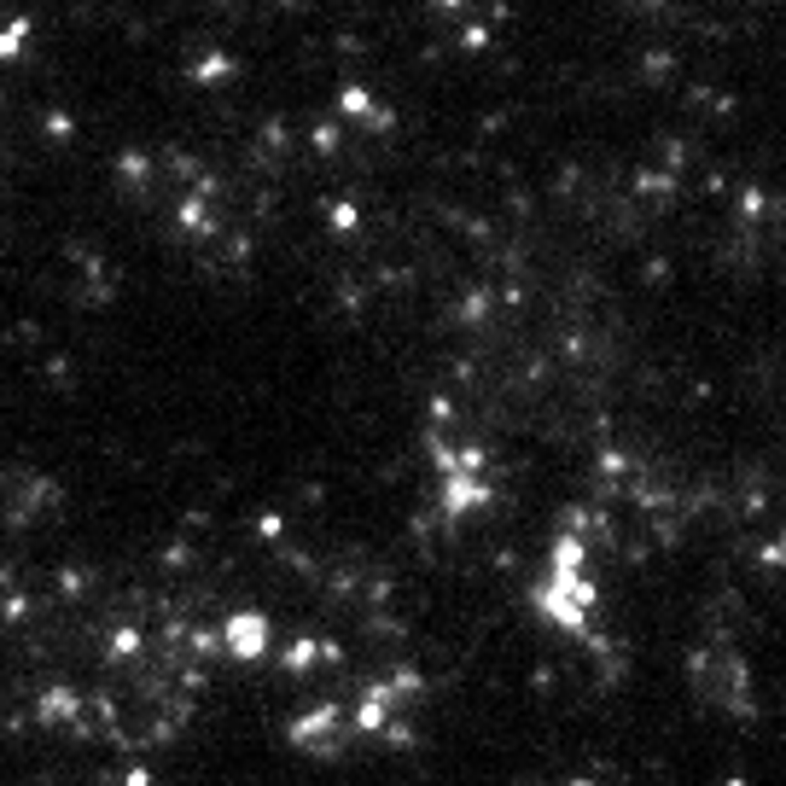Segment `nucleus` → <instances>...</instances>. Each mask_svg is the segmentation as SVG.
<instances>
[{"instance_id":"nucleus-2","label":"nucleus","mask_w":786,"mask_h":786,"mask_svg":"<svg viewBox=\"0 0 786 786\" xmlns=\"http://www.w3.org/2000/svg\"><path fill=\"white\" fill-rule=\"evenodd\" d=\"M193 76H198V82H228V76H233V58H228V53H204L198 65H193Z\"/></svg>"},{"instance_id":"nucleus-9","label":"nucleus","mask_w":786,"mask_h":786,"mask_svg":"<svg viewBox=\"0 0 786 786\" xmlns=\"http://www.w3.org/2000/svg\"><path fill=\"white\" fill-rule=\"evenodd\" d=\"M333 228H356V210H350V204H333Z\"/></svg>"},{"instance_id":"nucleus-10","label":"nucleus","mask_w":786,"mask_h":786,"mask_svg":"<svg viewBox=\"0 0 786 786\" xmlns=\"http://www.w3.org/2000/svg\"><path fill=\"white\" fill-rule=\"evenodd\" d=\"M437 6H461V0H437Z\"/></svg>"},{"instance_id":"nucleus-11","label":"nucleus","mask_w":786,"mask_h":786,"mask_svg":"<svg viewBox=\"0 0 786 786\" xmlns=\"http://www.w3.org/2000/svg\"><path fill=\"white\" fill-rule=\"evenodd\" d=\"M647 6H670V0H647Z\"/></svg>"},{"instance_id":"nucleus-8","label":"nucleus","mask_w":786,"mask_h":786,"mask_svg":"<svg viewBox=\"0 0 786 786\" xmlns=\"http://www.w3.org/2000/svg\"><path fill=\"white\" fill-rule=\"evenodd\" d=\"M664 70H675V65H670L664 53H653V58H647V76H653V82H664Z\"/></svg>"},{"instance_id":"nucleus-7","label":"nucleus","mask_w":786,"mask_h":786,"mask_svg":"<svg viewBox=\"0 0 786 786\" xmlns=\"http://www.w3.org/2000/svg\"><path fill=\"white\" fill-rule=\"evenodd\" d=\"M314 146H321V152L338 146V129H333V122H321V129H314Z\"/></svg>"},{"instance_id":"nucleus-3","label":"nucleus","mask_w":786,"mask_h":786,"mask_svg":"<svg viewBox=\"0 0 786 786\" xmlns=\"http://www.w3.org/2000/svg\"><path fill=\"white\" fill-rule=\"evenodd\" d=\"M24 41H29V24H24V18H18V24H6V29H0V58L24 53Z\"/></svg>"},{"instance_id":"nucleus-6","label":"nucleus","mask_w":786,"mask_h":786,"mask_svg":"<svg viewBox=\"0 0 786 786\" xmlns=\"http://www.w3.org/2000/svg\"><path fill=\"white\" fill-rule=\"evenodd\" d=\"M466 47H472V53H478V47H490V29H483V24H466V36H461Z\"/></svg>"},{"instance_id":"nucleus-5","label":"nucleus","mask_w":786,"mask_h":786,"mask_svg":"<svg viewBox=\"0 0 786 786\" xmlns=\"http://www.w3.org/2000/svg\"><path fill=\"white\" fill-rule=\"evenodd\" d=\"M70 129H76L70 112H47V134H53V140H70Z\"/></svg>"},{"instance_id":"nucleus-1","label":"nucleus","mask_w":786,"mask_h":786,"mask_svg":"<svg viewBox=\"0 0 786 786\" xmlns=\"http://www.w3.org/2000/svg\"><path fill=\"white\" fill-rule=\"evenodd\" d=\"M262 635H269V623H262V618H233V623H228V647L239 653V658H245V653H262Z\"/></svg>"},{"instance_id":"nucleus-4","label":"nucleus","mask_w":786,"mask_h":786,"mask_svg":"<svg viewBox=\"0 0 786 786\" xmlns=\"http://www.w3.org/2000/svg\"><path fill=\"white\" fill-rule=\"evenodd\" d=\"M117 169H122L129 181H140V175H146V152H122V157H117Z\"/></svg>"}]
</instances>
